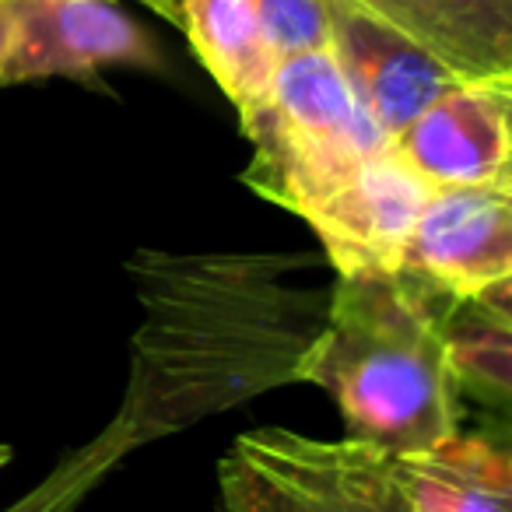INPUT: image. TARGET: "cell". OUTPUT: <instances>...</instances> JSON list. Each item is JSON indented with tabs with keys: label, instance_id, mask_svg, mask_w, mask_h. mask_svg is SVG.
I'll return each instance as SVG.
<instances>
[{
	"label": "cell",
	"instance_id": "2e32d148",
	"mask_svg": "<svg viewBox=\"0 0 512 512\" xmlns=\"http://www.w3.org/2000/svg\"><path fill=\"white\" fill-rule=\"evenodd\" d=\"M151 4H155L158 11H165V15H172V18H176V4H169V0H151Z\"/></svg>",
	"mask_w": 512,
	"mask_h": 512
},
{
	"label": "cell",
	"instance_id": "5bb4252c",
	"mask_svg": "<svg viewBox=\"0 0 512 512\" xmlns=\"http://www.w3.org/2000/svg\"><path fill=\"white\" fill-rule=\"evenodd\" d=\"M120 456L123 453L113 446V439L102 435L85 453L71 456V463H60L50 481H43L32 495H25L18 505H11L8 512H71L74 505L88 495V488H92Z\"/></svg>",
	"mask_w": 512,
	"mask_h": 512
},
{
	"label": "cell",
	"instance_id": "9c48e42d",
	"mask_svg": "<svg viewBox=\"0 0 512 512\" xmlns=\"http://www.w3.org/2000/svg\"><path fill=\"white\" fill-rule=\"evenodd\" d=\"M463 81H512V0H351Z\"/></svg>",
	"mask_w": 512,
	"mask_h": 512
},
{
	"label": "cell",
	"instance_id": "30bf717a",
	"mask_svg": "<svg viewBox=\"0 0 512 512\" xmlns=\"http://www.w3.org/2000/svg\"><path fill=\"white\" fill-rule=\"evenodd\" d=\"M176 15L197 60L207 67L235 113L249 116L271 95L281 57L249 0H179Z\"/></svg>",
	"mask_w": 512,
	"mask_h": 512
},
{
	"label": "cell",
	"instance_id": "ba28073f",
	"mask_svg": "<svg viewBox=\"0 0 512 512\" xmlns=\"http://www.w3.org/2000/svg\"><path fill=\"white\" fill-rule=\"evenodd\" d=\"M327 53L390 141L411 127L442 92L463 81L421 43L351 0H330Z\"/></svg>",
	"mask_w": 512,
	"mask_h": 512
},
{
	"label": "cell",
	"instance_id": "e0dca14e",
	"mask_svg": "<svg viewBox=\"0 0 512 512\" xmlns=\"http://www.w3.org/2000/svg\"><path fill=\"white\" fill-rule=\"evenodd\" d=\"M8 460H11V446H0V467H4Z\"/></svg>",
	"mask_w": 512,
	"mask_h": 512
},
{
	"label": "cell",
	"instance_id": "9a60e30c",
	"mask_svg": "<svg viewBox=\"0 0 512 512\" xmlns=\"http://www.w3.org/2000/svg\"><path fill=\"white\" fill-rule=\"evenodd\" d=\"M15 8H11V0H0V78H4V67H8V57L15 50Z\"/></svg>",
	"mask_w": 512,
	"mask_h": 512
},
{
	"label": "cell",
	"instance_id": "3957f363",
	"mask_svg": "<svg viewBox=\"0 0 512 512\" xmlns=\"http://www.w3.org/2000/svg\"><path fill=\"white\" fill-rule=\"evenodd\" d=\"M221 512H411L393 453L365 439L256 428L218 467Z\"/></svg>",
	"mask_w": 512,
	"mask_h": 512
},
{
	"label": "cell",
	"instance_id": "8fae6325",
	"mask_svg": "<svg viewBox=\"0 0 512 512\" xmlns=\"http://www.w3.org/2000/svg\"><path fill=\"white\" fill-rule=\"evenodd\" d=\"M393 474L411 512H509V456L484 439H453L393 453Z\"/></svg>",
	"mask_w": 512,
	"mask_h": 512
},
{
	"label": "cell",
	"instance_id": "7a4b0ae2",
	"mask_svg": "<svg viewBox=\"0 0 512 512\" xmlns=\"http://www.w3.org/2000/svg\"><path fill=\"white\" fill-rule=\"evenodd\" d=\"M239 123L253 144L246 186L299 218L393 144L327 50L281 60L271 95Z\"/></svg>",
	"mask_w": 512,
	"mask_h": 512
},
{
	"label": "cell",
	"instance_id": "4fadbf2b",
	"mask_svg": "<svg viewBox=\"0 0 512 512\" xmlns=\"http://www.w3.org/2000/svg\"><path fill=\"white\" fill-rule=\"evenodd\" d=\"M281 60L330 50V0H249Z\"/></svg>",
	"mask_w": 512,
	"mask_h": 512
},
{
	"label": "cell",
	"instance_id": "5b68a950",
	"mask_svg": "<svg viewBox=\"0 0 512 512\" xmlns=\"http://www.w3.org/2000/svg\"><path fill=\"white\" fill-rule=\"evenodd\" d=\"M11 8L18 32L0 85L162 64L155 39L113 0H11Z\"/></svg>",
	"mask_w": 512,
	"mask_h": 512
},
{
	"label": "cell",
	"instance_id": "52a82bcc",
	"mask_svg": "<svg viewBox=\"0 0 512 512\" xmlns=\"http://www.w3.org/2000/svg\"><path fill=\"white\" fill-rule=\"evenodd\" d=\"M432 186H512V81H460L393 137Z\"/></svg>",
	"mask_w": 512,
	"mask_h": 512
},
{
	"label": "cell",
	"instance_id": "277c9868",
	"mask_svg": "<svg viewBox=\"0 0 512 512\" xmlns=\"http://www.w3.org/2000/svg\"><path fill=\"white\" fill-rule=\"evenodd\" d=\"M404 271L453 302L509 309L512 186H435L407 239Z\"/></svg>",
	"mask_w": 512,
	"mask_h": 512
},
{
	"label": "cell",
	"instance_id": "7c38bea8",
	"mask_svg": "<svg viewBox=\"0 0 512 512\" xmlns=\"http://www.w3.org/2000/svg\"><path fill=\"white\" fill-rule=\"evenodd\" d=\"M467 313L446 316V358L456 390L505 404L512 390L509 309L488 302H460Z\"/></svg>",
	"mask_w": 512,
	"mask_h": 512
},
{
	"label": "cell",
	"instance_id": "6da1fadb",
	"mask_svg": "<svg viewBox=\"0 0 512 512\" xmlns=\"http://www.w3.org/2000/svg\"><path fill=\"white\" fill-rule=\"evenodd\" d=\"M446 299L407 271L341 274L295 379L337 400L351 435L418 453L456 435Z\"/></svg>",
	"mask_w": 512,
	"mask_h": 512
},
{
	"label": "cell",
	"instance_id": "8992f818",
	"mask_svg": "<svg viewBox=\"0 0 512 512\" xmlns=\"http://www.w3.org/2000/svg\"><path fill=\"white\" fill-rule=\"evenodd\" d=\"M432 190L390 144L306 221L341 274H397L404 271L407 239Z\"/></svg>",
	"mask_w": 512,
	"mask_h": 512
}]
</instances>
